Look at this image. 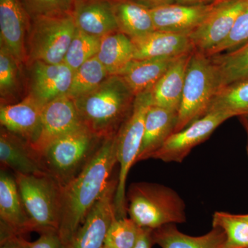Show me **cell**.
Returning <instances> with one entry per match:
<instances>
[{
	"label": "cell",
	"instance_id": "9c48e42d",
	"mask_svg": "<svg viewBox=\"0 0 248 248\" xmlns=\"http://www.w3.org/2000/svg\"><path fill=\"white\" fill-rule=\"evenodd\" d=\"M118 179L108 184L82 224L63 248H102L111 223L117 218L115 199Z\"/></svg>",
	"mask_w": 248,
	"mask_h": 248
},
{
	"label": "cell",
	"instance_id": "4316f807",
	"mask_svg": "<svg viewBox=\"0 0 248 248\" xmlns=\"http://www.w3.org/2000/svg\"><path fill=\"white\" fill-rule=\"evenodd\" d=\"M22 62L5 46L0 45V98L1 105L18 102L22 91Z\"/></svg>",
	"mask_w": 248,
	"mask_h": 248
},
{
	"label": "cell",
	"instance_id": "ac0fdd59",
	"mask_svg": "<svg viewBox=\"0 0 248 248\" xmlns=\"http://www.w3.org/2000/svg\"><path fill=\"white\" fill-rule=\"evenodd\" d=\"M132 41L135 46L134 60L175 58L195 50L190 35L166 31H155Z\"/></svg>",
	"mask_w": 248,
	"mask_h": 248
},
{
	"label": "cell",
	"instance_id": "83f0119b",
	"mask_svg": "<svg viewBox=\"0 0 248 248\" xmlns=\"http://www.w3.org/2000/svg\"><path fill=\"white\" fill-rule=\"evenodd\" d=\"M220 111L230 117L248 115V79L234 81L220 88L208 112Z\"/></svg>",
	"mask_w": 248,
	"mask_h": 248
},
{
	"label": "cell",
	"instance_id": "4dcf8cb0",
	"mask_svg": "<svg viewBox=\"0 0 248 248\" xmlns=\"http://www.w3.org/2000/svg\"><path fill=\"white\" fill-rule=\"evenodd\" d=\"M213 227H219L226 234L224 248H248V223L239 215L216 212Z\"/></svg>",
	"mask_w": 248,
	"mask_h": 248
},
{
	"label": "cell",
	"instance_id": "60d3db41",
	"mask_svg": "<svg viewBox=\"0 0 248 248\" xmlns=\"http://www.w3.org/2000/svg\"><path fill=\"white\" fill-rule=\"evenodd\" d=\"M239 118L243 126H244L245 130H246V134H247V153L248 156V115L241 116V117H239Z\"/></svg>",
	"mask_w": 248,
	"mask_h": 248
},
{
	"label": "cell",
	"instance_id": "ab89813d",
	"mask_svg": "<svg viewBox=\"0 0 248 248\" xmlns=\"http://www.w3.org/2000/svg\"><path fill=\"white\" fill-rule=\"evenodd\" d=\"M215 0H174L176 4L184 5H208L213 4Z\"/></svg>",
	"mask_w": 248,
	"mask_h": 248
},
{
	"label": "cell",
	"instance_id": "f546056e",
	"mask_svg": "<svg viewBox=\"0 0 248 248\" xmlns=\"http://www.w3.org/2000/svg\"><path fill=\"white\" fill-rule=\"evenodd\" d=\"M108 76L97 56L90 59L74 72L67 96L73 100L81 97L96 89Z\"/></svg>",
	"mask_w": 248,
	"mask_h": 248
},
{
	"label": "cell",
	"instance_id": "cb8c5ba5",
	"mask_svg": "<svg viewBox=\"0 0 248 248\" xmlns=\"http://www.w3.org/2000/svg\"><path fill=\"white\" fill-rule=\"evenodd\" d=\"M153 239L161 248H224L226 234L213 227L205 234L192 236L179 231L176 224H168L153 230Z\"/></svg>",
	"mask_w": 248,
	"mask_h": 248
},
{
	"label": "cell",
	"instance_id": "603a6c76",
	"mask_svg": "<svg viewBox=\"0 0 248 248\" xmlns=\"http://www.w3.org/2000/svg\"><path fill=\"white\" fill-rule=\"evenodd\" d=\"M179 57L133 60L119 76L137 96L153 89Z\"/></svg>",
	"mask_w": 248,
	"mask_h": 248
},
{
	"label": "cell",
	"instance_id": "ba28073f",
	"mask_svg": "<svg viewBox=\"0 0 248 248\" xmlns=\"http://www.w3.org/2000/svg\"><path fill=\"white\" fill-rule=\"evenodd\" d=\"M23 204L34 232L59 231L61 221L62 186L49 174L14 173Z\"/></svg>",
	"mask_w": 248,
	"mask_h": 248
},
{
	"label": "cell",
	"instance_id": "74e56055",
	"mask_svg": "<svg viewBox=\"0 0 248 248\" xmlns=\"http://www.w3.org/2000/svg\"><path fill=\"white\" fill-rule=\"evenodd\" d=\"M153 245V230L142 228L138 243L133 248H152Z\"/></svg>",
	"mask_w": 248,
	"mask_h": 248
},
{
	"label": "cell",
	"instance_id": "f6af8a7d",
	"mask_svg": "<svg viewBox=\"0 0 248 248\" xmlns=\"http://www.w3.org/2000/svg\"></svg>",
	"mask_w": 248,
	"mask_h": 248
},
{
	"label": "cell",
	"instance_id": "ee69618b",
	"mask_svg": "<svg viewBox=\"0 0 248 248\" xmlns=\"http://www.w3.org/2000/svg\"><path fill=\"white\" fill-rule=\"evenodd\" d=\"M102 248H104V247H102Z\"/></svg>",
	"mask_w": 248,
	"mask_h": 248
},
{
	"label": "cell",
	"instance_id": "836d02e7",
	"mask_svg": "<svg viewBox=\"0 0 248 248\" xmlns=\"http://www.w3.org/2000/svg\"><path fill=\"white\" fill-rule=\"evenodd\" d=\"M31 18L71 13L74 0H20Z\"/></svg>",
	"mask_w": 248,
	"mask_h": 248
},
{
	"label": "cell",
	"instance_id": "5b68a950",
	"mask_svg": "<svg viewBox=\"0 0 248 248\" xmlns=\"http://www.w3.org/2000/svg\"><path fill=\"white\" fill-rule=\"evenodd\" d=\"M219 89V78L211 58L195 49L186 71L174 133L184 130L206 115L212 100Z\"/></svg>",
	"mask_w": 248,
	"mask_h": 248
},
{
	"label": "cell",
	"instance_id": "7402d4cb",
	"mask_svg": "<svg viewBox=\"0 0 248 248\" xmlns=\"http://www.w3.org/2000/svg\"><path fill=\"white\" fill-rule=\"evenodd\" d=\"M192 53L179 57L155 85L151 91L153 105L178 112L186 71Z\"/></svg>",
	"mask_w": 248,
	"mask_h": 248
},
{
	"label": "cell",
	"instance_id": "7c38bea8",
	"mask_svg": "<svg viewBox=\"0 0 248 248\" xmlns=\"http://www.w3.org/2000/svg\"><path fill=\"white\" fill-rule=\"evenodd\" d=\"M248 0H229L215 6L208 18L190 34L195 49L208 55L231 33Z\"/></svg>",
	"mask_w": 248,
	"mask_h": 248
},
{
	"label": "cell",
	"instance_id": "8992f818",
	"mask_svg": "<svg viewBox=\"0 0 248 248\" xmlns=\"http://www.w3.org/2000/svg\"><path fill=\"white\" fill-rule=\"evenodd\" d=\"M151 91L135 96L131 112L116 135L117 163L120 164L115 199L116 215L118 218L127 215L125 184L129 171L136 163L141 148L145 118L147 111L153 104Z\"/></svg>",
	"mask_w": 248,
	"mask_h": 248
},
{
	"label": "cell",
	"instance_id": "52a82bcc",
	"mask_svg": "<svg viewBox=\"0 0 248 248\" xmlns=\"http://www.w3.org/2000/svg\"><path fill=\"white\" fill-rule=\"evenodd\" d=\"M76 30L72 13L31 18L26 63L36 61L62 63Z\"/></svg>",
	"mask_w": 248,
	"mask_h": 248
},
{
	"label": "cell",
	"instance_id": "f1b7e54d",
	"mask_svg": "<svg viewBox=\"0 0 248 248\" xmlns=\"http://www.w3.org/2000/svg\"><path fill=\"white\" fill-rule=\"evenodd\" d=\"M210 58L217 68L220 88L248 79V40L234 50Z\"/></svg>",
	"mask_w": 248,
	"mask_h": 248
},
{
	"label": "cell",
	"instance_id": "2e32d148",
	"mask_svg": "<svg viewBox=\"0 0 248 248\" xmlns=\"http://www.w3.org/2000/svg\"><path fill=\"white\" fill-rule=\"evenodd\" d=\"M216 6L208 5H165L151 9L156 31L190 35L213 13Z\"/></svg>",
	"mask_w": 248,
	"mask_h": 248
},
{
	"label": "cell",
	"instance_id": "f35d334b",
	"mask_svg": "<svg viewBox=\"0 0 248 248\" xmlns=\"http://www.w3.org/2000/svg\"><path fill=\"white\" fill-rule=\"evenodd\" d=\"M133 1L149 9L174 3V0H133Z\"/></svg>",
	"mask_w": 248,
	"mask_h": 248
},
{
	"label": "cell",
	"instance_id": "484cf974",
	"mask_svg": "<svg viewBox=\"0 0 248 248\" xmlns=\"http://www.w3.org/2000/svg\"><path fill=\"white\" fill-rule=\"evenodd\" d=\"M135 46L133 41L120 31L101 38L98 60L109 76H119L134 60Z\"/></svg>",
	"mask_w": 248,
	"mask_h": 248
},
{
	"label": "cell",
	"instance_id": "6da1fadb",
	"mask_svg": "<svg viewBox=\"0 0 248 248\" xmlns=\"http://www.w3.org/2000/svg\"><path fill=\"white\" fill-rule=\"evenodd\" d=\"M116 135L104 139L84 170L62 187L58 233L63 246L71 241L110 181L117 164Z\"/></svg>",
	"mask_w": 248,
	"mask_h": 248
},
{
	"label": "cell",
	"instance_id": "d590c367",
	"mask_svg": "<svg viewBox=\"0 0 248 248\" xmlns=\"http://www.w3.org/2000/svg\"><path fill=\"white\" fill-rule=\"evenodd\" d=\"M31 248H63L58 231L50 230L40 233V237L32 242Z\"/></svg>",
	"mask_w": 248,
	"mask_h": 248
},
{
	"label": "cell",
	"instance_id": "4fadbf2b",
	"mask_svg": "<svg viewBox=\"0 0 248 248\" xmlns=\"http://www.w3.org/2000/svg\"><path fill=\"white\" fill-rule=\"evenodd\" d=\"M28 66L29 76L27 94H31L43 105L67 95L75 71L64 62L51 64L36 61Z\"/></svg>",
	"mask_w": 248,
	"mask_h": 248
},
{
	"label": "cell",
	"instance_id": "d6a6232c",
	"mask_svg": "<svg viewBox=\"0 0 248 248\" xmlns=\"http://www.w3.org/2000/svg\"><path fill=\"white\" fill-rule=\"evenodd\" d=\"M142 228L130 217L115 218L111 223L104 247L106 248H133L138 243Z\"/></svg>",
	"mask_w": 248,
	"mask_h": 248
},
{
	"label": "cell",
	"instance_id": "b9f144b4",
	"mask_svg": "<svg viewBox=\"0 0 248 248\" xmlns=\"http://www.w3.org/2000/svg\"><path fill=\"white\" fill-rule=\"evenodd\" d=\"M227 1H229V0H215V2L213 4L214 6H218V5L226 2Z\"/></svg>",
	"mask_w": 248,
	"mask_h": 248
},
{
	"label": "cell",
	"instance_id": "7a4b0ae2",
	"mask_svg": "<svg viewBox=\"0 0 248 248\" xmlns=\"http://www.w3.org/2000/svg\"><path fill=\"white\" fill-rule=\"evenodd\" d=\"M135 96L120 76H109L91 92L73 99L80 122L106 139L120 130L131 112Z\"/></svg>",
	"mask_w": 248,
	"mask_h": 248
},
{
	"label": "cell",
	"instance_id": "8fae6325",
	"mask_svg": "<svg viewBox=\"0 0 248 248\" xmlns=\"http://www.w3.org/2000/svg\"><path fill=\"white\" fill-rule=\"evenodd\" d=\"M81 125L73 99L62 96L45 105L38 128L29 143L41 156L53 142Z\"/></svg>",
	"mask_w": 248,
	"mask_h": 248
},
{
	"label": "cell",
	"instance_id": "9a60e30c",
	"mask_svg": "<svg viewBox=\"0 0 248 248\" xmlns=\"http://www.w3.org/2000/svg\"><path fill=\"white\" fill-rule=\"evenodd\" d=\"M31 17L20 0H0V43L22 63L27 62V42Z\"/></svg>",
	"mask_w": 248,
	"mask_h": 248
},
{
	"label": "cell",
	"instance_id": "44dd1931",
	"mask_svg": "<svg viewBox=\"0 0 248 248\" xmlns=\"http://www.w3.org/2000/svg\"><path fill=\"white\" fill-rule=\"evenodd\" d=\"M178 112L152 105L147 111L144 132L137 162L151 159L152 155L174 133Z\"/></svg>",
	"mask_w": 248,
	"mask_h": 248
},
{
	"label": "cell",
	"instance_id": "277c9868",
	"mask_svg": "<svg viewBox=\"0 0 248 248\" xmlns=\"http://www.w3.org/2000/svg\"><path fill=\"white\" fill-rule=\"evenodd\" d=\"M104 140L82 124L50 145L41 155L42 164L63 187L84 170Z\"/></svg>",
	"mask_w": 248,
	"mask_h": 248
},
{
	"label": "cell",
	"instance_id": "d4e9b609",
	"mask_svg": "<svg viewBox=\"0 0 248 248\" xmlns=\"http://www.w3.org/2000/svg\"><path fill=\"white\" fill-rule=\"evenodd\" d=\"M119 31L131 40L154 32L151 9L133 0H110Z\"/></svg>",
	"mask_w": 248,
	"mask_h": 248
},
{
	"label": "cell",
	"instance_id": "ffe728a7",
	"mask_svg": "<svg viewBox=\"0 0 248 248\" xmlns=\"http://www.w3.org/2000/svg\"><path fill=\"white\" fill-rule=\"evenodd\" d=\"M44 107L31 94L16 104L1 105V127L30 143L40 124Z\"/></svg>",
	"mask_w": 248,
	"mask_h": 248
},
{
	"label": "cell",
	"instance_id": "8d00e7d4",
	"mask_svg": "<svg viewBox=\"0 0 248 248\" xmlns=\"http://www.w3.org/2000/svg\"><path fill=\"white\" fill-rule=\"evenodd\" d=\"M24 236L14 234L0 239V248H31L32 242L26 239Z\"/></svg>",
	"mask_w": 248,
	"mask_h": 248
},
{
	"label": "cell",
	"instance_id": "e575fe53",
	"mask_svg": "<svg viewBox=\"0 0 248 248\" xmlns=\"http://www.w3.org/2000/svg\"><path fill=\"white\" fill-rule=\"evenodd\" d=\"M248 40V4L239 15L232 30L226 40L214 48L208 54V56H214L226 52L231 51L244 45Z\"/></svg>",
	"mask_w": 248,
	"mask_h": 248
},
{
	"label": "cell",
	"instance_id": "30bf717a",
	"mask_svg": "<svg viewBox=\"0 0 248 248\" xmlns=\"http://www.w3.org/2000/svg\"><path fill=\"white\" fill-rule=\"evenodd\" d=\"M231 118L220 111L208 112L184 130L173 133L151 159L182 163L195 147L206 141L221 124Z\"/></svg>",
	"mask_w": 248,
	"mask_h": 248
},
{
	"label": "cell",
	"instance_id": "e0dca14e",
	"mask_svg": "<svg viewBox=\"0 0 248 248\" xmlns=\"http://www.w3.org/2000/svg\"><path fill=\"white\" fill-rule=\"evenodd\" d=\"M0 161L1 169L14 173L27 175L49 174L41 156L30 143L3 127L0 130Z\"/></svg>",
	"mask_w": 248,
	"mask_h": 248
},
{
	"label": "cell",
	"instance_id": "5bb4252c",
	"mask_svg": "<svg viewBox=\"0 0 248 248\" xmlns=\"http://www.w3.org/2000/svg\"><path fill=\"white\" fill-rule=\"evenodd\" d=\"M34 232L23 204L16 176L8 169L0 172V239Z\"/></svg>",
	"mask_w": 248,
	"mask_h": 248
},
{
	"label": "cell",
	"instance_id": "d6986e66",
	"mask_svg": "<svg viewBox=\"0 0 248 248\" xmlns=\"http://www.w3.org/2000/svg\"><path fill=\"white\" fill-rule=\"evenodd\" d=\"M72 15L76 27L102 38L119 31L110 0H74Z\"/></svg>",
	"mask_w": 248,
	"mask_h": 248
},
{
	"label": "cell",
	"instance_id": "1f68e13d",
	"mask_svg": "<svg viewBox=\"0 0 248 248\" xmlns=\"http://www.w3.org/2000/svg\"><path fill=\"white\" fill-rule=\"evenodd\" d=\"M100 43L99 37L90 35L77 28L63 62L76 71L85 62L97 56Z\"/></svg>",
	"mask_w": 248,
	"mask_h": 248
},
{
	"label": "cell",
	"instance_id": "3957f363",
	"mask_svg": "<svg viewBox=\"0 0 248 248\" xmlns=\"http://www.w3.org/2000/svg\"><path fill=\"white\" fill-rule=\"evenodd\" d=\"M127 214L139 226L155 230L186 221V204L177 192L155 183H134L126 193Z\"/></svg>",
	"mask_w": 248,
	"mask_h": 248
},
{
	"label": "cell",
	"instance_id": "7bdbcfd3",
	"mask_svg": "<svg viewBox=\"0 0 248 248\" xmlns=\"http://www.w3.org/2000/svg\"><path fill=\"white\" fill-rule=\"evenodd\" d=\"M239 216L248 223V214H246V215H239Z\"/></svg>",
	"mask_w": 248,
	"mask_h": 248
}]
</instances>
